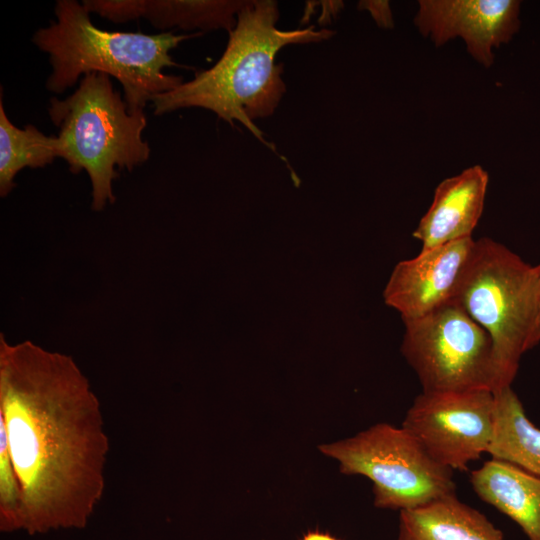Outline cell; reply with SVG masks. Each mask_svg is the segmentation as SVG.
Returning a JSON list of instances; mask_svg holds the SVG:
<instances>
[{
    "mask_svg": "<svg viewBox=\"0 0 540 540\" xmlns=\"http://www.w3.org/2000/svg\"><path fill=\"white\" fill-rule=\"evenodd\" d=\"M0 423L29 535L86 528L105 490L109 438L75 360L0 334Z\"/></svg>",
    "mask_w": 540,
    "mask_h": 540,
    "instance_id": "cell-1",
    "label": "cell"
},
{
    "mask_svg": "<svg viewBox=\"0 0 540 540\" xmlns=\"http://www.w3.org/2000/svg\"><path fill=\"white\" fill-rule=\"evenodd\" d=\"M277 2L249 0L237 15L234 29L222 56L209 69L177 88L151 98L154 114L199 107L214 112L233 125L245 126L267 148L277 153L254 124L271 116L286 92L281 77L283 65L276 64L278 51L290 44L321 42L335 32L329 29L280 30Z\"/></svg>",
    "mask_w": 540,
    "mask_h": 540,
    "instance_id": "cell-2",
    "label": "cell"
},
{
    "mask_svg": "<svg viewBox=\"0 0 540 540\" xmlns=\"http://www.w3.org/2000/svg\"><path fill=\"white\" fill-rule=\"evenodd\" d=\"M54 11L56 20L32 37L49 56L52 72L46 88L61 94L81 75L104 73L120 82L130 110H143L153 96L183 83L182 77L163 72L165 67L178 66L169 52L182 41L202 34L102 30L93 24L84 5L75 0L57 1Z\"/></svg>",
    "mask_w": 540,
    "mask_h": 540,
    "instance_id": "cell-3",
    "label": "cell"
},
{
    "mask_svg": "<svg viewBox=\"0 0 540 540\" xmlns=\"http://www.w3.org/2000/svg\"><path fill=\"white\" fill-rule=\"evenodd\" d=\"M48 113L59 129V157L72 173L85 170L90 178L92 209L101 211L114 203L116 167L132 171L150 157L149 144L142 137L147 125L144 111L130 110L114 90L111 77L92 72L65 99L52 97Z\"/></svg>",
    "mask_w": 540,
    "mask_h": 540,
    "instance_id": "cell-4",
    "label": "cell"
},
{
    "mask_svg": "<svg viewBox=\"0 0 540 540\" xmlns=\"http://www.w3.org/2000/svg\"><path fill=\"white\" fill-rule=\"evenodd\" d=\"M538 296L537 266L491 238L476 240L453 301L492 339L497 390L511 386L521 356L531 349Z\"/></svg>",
    "mask_w": 540,
    "mask_h": 540,
    "instance_id": "cell-5",
    "label": "cell"
},
{
    "mask_svg": "<svg viewBox=\"0 0 540 540\" xmlns=\"http://www.w3.org/2000/svg\"><path fill=\"white\" fill-rule=\"evenodd\" d=\"M319 450L343 474L370 479L378 508L411 510L456 494L453 470L434 461L402 427L378 423Z\"/></svg>",
    "mask_w": 540,
    "mask_h": 540,
    "instance_id": "cell-6",
    "label": "cell"
},
{
    "mask_svg": "<svg viewBox=\"0 0 540 540\" xmlns=\"http://www.w3.org/2000/svg\"><path fill=\"white\" fill-rule=\"evenodd\" d=\"M402 353L422 392L498 389L492 339L456 302L404 320Z\"/></svg>",
    "mask_w": 540,
    "mask_h": 540,
    "instance_id": "cell-7",
    "label": "cell"
},
{
    "mask_svg": "<svg viewBox=\"0 0 540 540\" xmlns=\"http://www.w3.org/2000/svg\"><path fill=\"white\" fill-rule=\"evenodd\" d=\"M495 397L490 390L419 394L402 428L437 463L466 471L488 453L494 431Z\"/></svg>",
    "mask_w": 540,
    "mask_h": 540,
    "instance_id": "cell-8",
    "label": "cell"
},
{
    "mask_svg": "<svg viewBox=\"0 0 540 540\" xmlns=\"http://www.w3.org/2000/svg\"><path fill=\"white\" fill-rule=\"evenodd\" d=\"M520 6L517 0H421L414 23L436 46L461 37L468 53L488 68L493 49L519 30Z\"/></svg>",
    "mask_w": 540,
    "mask_h": 540,
    "instance_id": "cell-9",
    "label": "cell"
},
{
    "mask_svg": "<svg viewBox=\"0 0 540 540\" xmlns=\"http://www.w3.org/2000/svg\"><path fill=\"white\" fill-rule=\"evenodd\" d=\"M475 244L463 238L399 262L385 290L387 304L406 320L453 302Z\"/></svg>",
    "mask_w": 540,
    "mask_h": 540,
    "instance_id": "cell-10",
    "label": "cell"
},
{
    "mask_svg": "<svg viewBox=\"0 0 540 540\" xmlns=\"http://www.w3.org/2000/svg\"><path fill=\"white\" fill-rule=\"evenodd\" d=\"M488 181V173L474 165L439 183L429 209L413 232L421 242L420 252L472 237L483 212Z\"/></svg>",
    "mask_w": 540,
    "mask_h": 540,
    "instance_id": "cell-11",
    "label": "cell"
},
{
    "mask_svg": "<svg viewBox=\"0 0 540 540\" xmlns=\"http://www.w3.org/2000/svg\"><path fill=\"white\" fill-rule=\"evenodd\" d=\"M244 0H84L90 13L115 23L144 18L160 30L224 29L230 33Z\"/></svg>",
    "mask_w": 540,
    "mask_h": 540,
    "instance_id": "cell-12",
    "label": "cell"
},
{
    "mask_svg": "<svg viewBox=\"0 0 540 540\" xmlns=\"http://www.w3.org/2000/svg\"><path fill=\"white\" fill-rule=\"evenodd\" d=\"M477 496L508 516L529 540H540V476L491 459L470 474Z\"/></svg>",
    "mask_w": 540,
    "mask_h": 540,
    "instance_id": "cell-13",
    "label": "cell"
},
{
    "mask_svg": "<svg viewBox=\"0 0 540 540\" xmlns=\"http://www.w3.org/2000/svg\"><path fill=\"white\" fill-rule=\"evenodd\" d=\"M397 540H504V534L455 494L400 511Z\"/></svg>",
    "mask_w": 540,
    "mask_h": 540,
    "instance_id": "cell-14",
    "label": "cell"
},
{
    "mask_svg": "<svg viewBox=\"0 0 540 540\" xmlns=\"http://www.w3.org/2000/svg\"><path fill=\"white\" fill-rule=\"evenodd\" d=\"M493 393L494 431L488 453L493 459L540 476V429L528 419L511 386Z\"/></svg>",
    "mask_w": 540,
    "mask_h": 540,
    "instance_id": "cell-15",
    "label": "cell"
},
{
    "mask_svg": "<svg viewBox=\"0 0 540 540\" xmlns=\"http://www.w3.org/2000/svg\"><path fill=\"white\" fill-rule=\"evenodd\" d=\"M60 142L46 136L32 124L23 129L7 117L0 101V195L6 197L15 187L14 178L23 168H40L59 157Z\"/></svg>",
    "mask_w": 540,
    "mask_h": 540,
    "instance_id": "cell-16",
    "label": "cell"
},
{
    "mask_svg": "<svg viewBox=\"0 0 540 540\" xmlns=\"http://www.w3.org/2000/svg\"><path fill=\"white\" fill-rule=\"evenodd\" d=\"M23 530V494L10 456L4 426L0 423V531Z\"/></svg>",
    "mask_w": 540,
    "mask_h": 540,
    "instance_id": "cell-17",
    "label": "cell"
},
{
    "mask_svg": "<svg viewBox=\"0 0 540 540\" xmlns=\"http://www.w3.org/2000/svg\"><path fill=\"white\" fill-rule=\"evenodd\" d=\"M360 7L367 9L380 27L393 26L392 13L387 1H363L360 2Z\"/></svg>",
    "mask_w": 540,
    "mask_h": 540,
    "instance_id": "cell-18",
    "label": "cell"
},
{
    "mask_svg": "<svg viewBox=\"0 0 540 540\" xmlns=\"http://www.w3.org/2000/svg\"><path fill=\"white\" fill-rule=\"evenodd\" d=\"M538 270V287H539V296H538V314L535 331L531 341V349L540 343V264L537 266Z\"/></svg>",
    "mask_w": 540,
    "mask_h": 540,
    "instance_id": "cell-19",
    "label": "cell"
},
{
    "mask_svg": "<svg viewBox=\"0 0 540 540\" xmlns=\"http://www.w3.org/2000/svg\"><path fill=\"white\" fill-rule=\"evenodd\" d=\"M301 540H340V539H337L336 537L328 534V533H323V532H320V531H310L308 533H306Z\"/></svg>",
    "mask_w": 540,
    "mask_h": 540,
    "instance_id": "cell-20",
    "label": "cell"
}]
</instances>
